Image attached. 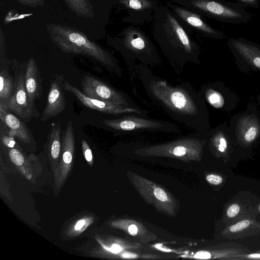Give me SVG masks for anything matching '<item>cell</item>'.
Instances as JSON below:
<instances>
[{
  "label": "cell",
  "mask_w": 260,
  "mask_h": 260,
  "mask_svg": "<svg viewBox=\"0 0 260 260\" xmlns=\"http://www.w3.org/2000/svg\"><path fill=\"white\" fill-rule=\"evenodd\" d=\"M152 21L153 39L176 72L188 63L201 64V47L193 32L167 5L158 6Z\"/></svg>",
  "instance_id": "2"
},
{
  "label": "cell",
  "mask_w": 260,
  "mask_h": 260,
  "mask_svg": "<svg viewBox=\"0 0 260 260\" xmlns=\"http://www.w3.org/2000/svg\"><path fill=\"white\" fill-rule=\"evenodd\" d=\"M107 42L120 54L131 68L139 63L148 66L161 61L154 43L135 25L125 27L115 36L108 37Z\"/></svg>",
  "instance_id": "4"
},
{
  "label": "cell",
  "mask_w": 260,
  "mask_h": 260,
  "mask_svg": "<svg viewBox=\"0 0 260 260\" xmlns=\"http://www.w3.org/2000/svg\"><path fill=\"white\" fill-rule=\"evenodd\" d=\"M85 221L84 220L82 219V220H80L78 221L75 226V230H80L83 227V226L85 224Z\"/></svg>",
  "instance_id": "30"
},
{
  "label": "cell",
  "mask_w": 260,
  "mask_h": 260,
  "mask_svg": "<svg viewBox=\"0 0 260 260\" xmlns=\"http://www.w3.org/2000/svg\"><path fill=\"white\" fill-rule=\"evenodd\" d=\"M228 46L238 68L243 73L260 72V45L242 37L228 40Z\"/></svg>",
  "instance_id": "8"
},
{
  "label": "cell",
  "mask_w": 260,
  "mask_h": 260,
  "mask_svg": "<svg viewBox=\"0 0 260 260\" xmlns=\"http://www.w3.org/2000/svg\"><path fill=\"white\" fill-rule=\"evenodd\" d=\"M199 91L207 103L215 109L225 112L235 109L240 101L239 95L221 81L204 84Z\"/></svg>",
  "instance_id": "10"
},
{
  "label": "cell",
  "mask_w": 260,
  "mask_h": 260,
  "mask_svg": "<svg viewBox=\"0 0 260 260\" xmlns=\"http://www.w3.org/2000/svg\"><path fill=\"white\" fill-rule=\"evenodd\" d=\"M249 225V221L248 220H242L237 224L231 226L230 229L232 232H237L246 228Z\"/></svg>",
  "instance_id": "23"
},
{
  "label": "cell",
  "mask_w": 260,
  "mask_h": 260,
  "mask_svg": "<svg viewBox=\"0 0 260 260\" xmlns=\"http://www.w3.org/2000/svg\"><path fill=\"white\" fill-rule=\"evenodd\" d=\"M240 211V207L238 205L235 204L231 205L227 211V215L229 217H233L237 215Z\"/></svg>",
  "instance_id": "27"
},
{
  "label": "cell",
  "mask_w": 260,
  "mask_h": 260,
  "mask_svg": "<svg viewBox=\"0 0 260 260\" xmlns=\"http://www.w3.org/2000/svg\"><path fill=\"white\" fill-rule=\"evenodd\" d=\"M229 127L234 143H256L260 139V109L254 102H249L245 110L231 118Z\"/></svg>",
  "instance_id": "7"
},
{
  "label": "cell",
  "mask_w": 260,
  "mask_h": 260,
  "mask_svg": "<svg viewBox=\"0 0 260 260\" xmlns=\"http://www.w3.org/2000/svg\"><path fill=\"white\" fill-rule=\"evenodd\" d=\"M249 257L251 258H260V254L258 253H255V254H251L248 255Z\"/></svg>",
  "instance_id": "32"
},
{
  "label": "cell",
  "mask_w": 260,
  "mask_h": 260,
  "mask_svg": "<svg viewBox=\"0 0 260 260\" xmlns=\"http://www.w3.org/2000/svg\"><path fill=\"white\" fill-rule=\"evenodd\" d=\"M25 86L30 102L40 98L42 91V78L38 66L34 58L27 61L24 74Z\"/></svg>",
  "instance_id": "17"
},
{
  "label": "cell",
  "mask_w": 260,
  "mask_h": 260,
  "mask_svg": "<svg viewBox=\"0 0 260 260\" xmlns=\"http://www.w3.org/2000/svg\"><path fill=\"white\" fill-rule=\"evenodd\" d=\"M259 211H260V206H259Z\"/></svg>",
  "instance_id": "34"
},
{
  "label": "cell",
  "mask_w": 260,
  "mask_h": 260,
  "mask_svg": "<svg viewBox=\"0 0 260 260\" xmlns=\"http://www.w3.org/2000/svg\"><path fill=\"white\" fill-rule=\"evenodd\" d=\"M62 76H57L51 81L47 102L42 114L41 120L46 121L55 117L66 108V100L62 86Z\"/></svg>",
  "instance_id": "15"
},
{
  "label": "cell",
  "mask_w": 260,
  "mask_h": 260,
  "mask_svg": "<svg viewBox=\"0 0 260 260\" xmlns=\"http://www.w3.org/2000/svg\"><path fill=\"white\" fill-rule=\"evenodd\" d=\"M256 100H257V103L259 107V109H260V94H259L257 95Z\"/></svg>",
  "instance_id": "33"
},
{
  "label": "cell",
  "mask_w": 260,
  "mask_h": 260,
  "mask_svg": "<svg viewBox=\"0 0 260 260\" xmlns=\"http://www.w3.org/2000/svg\"><path fill=\"white\" fill-rule=\"evenodd\" d=\"M15 80L4 68L0 72V105L8 108L14 91Z\"/></svg>",
  "instance_id": "18"
},
{
  "label": "cell",
  "mask_w": 260,
  "mask_h": 260,
  "mask_svg": "<svg viewBox=\"0 0 260 260\" xmlns=\"http://www.w3.org/2000/svg\"><path fill=\"white\" fill-rule=\"evenodd\" d=\"M153 193L155 197L161 201H166L168 199V196L166 192L161 188L157 187L154 190Z\"/></svg>",
  "instance_id": "25"
},
{
  "label": "cell",
  "mask_w": 260,
  "mask_h": 260,
  "mask_svg": "<svg viewBox=\"0 0 260 260\" xmlns=\"http://www.w3.org/2000/svg\"><path fill=\"white\" fill-rule=\"evenodd\" d=\"M237 3L242 7H249L254 8H258L259 7V0H236Z\"/></svg>",
  "instance_id": "22"
},
{
  "label": "cell",
  "mask_w": 260,
  "mask_h": 260,
  "mask_svg": "<svg viewBox=\"0 0 260 260\" xmlns=\"http://www.w3.org/2000/svg\"><path fill=\"white\" fill-rule=\"evenodd\" d=\"M15 75L14 91L8 108L19 118L28 121L34 117H38L39 114L29 99L25 86L24 75L19 70L15 71Z\"/></svg>",
  "instance_id": "14"
},
{
  "label": "cell",
  "mask_w": 260,
  "mask_h": 260,
  "mask_svg": "<svg viewBox=\"0 0 260 260\" xmlns=\"http://www.w3.org/2000/svg\"><path fill=\"white\" fill-rule=\"evenodd\" d=\"M166 5L173 12L182 23L193 32L213 39H221L225 37L224 32L211 26L205 17L172 2Z\"/></svg>",
  "instance_id": "12"
},
{
  "label": "cell",
  "mask_w": 260,
  "mask_h": 260,
  "mask_svg": "<svg viewBox=\"0 0 260 260\" xmlns=\"http://www.w3.org/2000/svg\"><path fill=\"white\" fill-rule=\"evenodd\" d=\"M103 1H108V0H103Z\"/></svg>",
  "instance_id": "35"
},
{
  "label": "cell",
  "mask_w": 260,
  "mask_h": 260,
  "mask_svg": "<svg viewBox=\"0 0 260 260\" xmlns=\"http://www.w3.org/2000/svg\"><path fill=\"white\" fill-rule=\"evenodd\" d=\"M115 116L105 119L102 122L106 127L119 134L140 132L179 134L182 132L180 127L172 122L150 118L148 116L129 114Z\"/></svg>",
  "instance_id": "6"
},
{
  "label": "cell",
  "mask_w": 260,
  "mask_h": 260,
  "mask_svg": "<svg viewBox=\"0 0 260 260\" xmlns=\"http://www.w3.org/2000/svg\"><path fill=\"white\" fill-rule=\"evenodd\" d=\"M11 112L8 108L0 105L1 124L11 136L24 143H29L33 139L30 129Z\"/></svg>",
  "instance_id": "16"
},
{
  "label": "cell",
  "mask_w": 260,
  "mask_h": 260,
  "mask_svg": "<svg viewBox=\"0 0 260 260\" xmlns=\"http://www.w3.org/2000/svg\"><path fill=\"white\" fill-rule=\"evenodd\" d=\"M81 85L82 92L89 98L127 107L141 108L126 94L94 77L85 76Z\"/></svg>",
  "instance_id": "9"
},
{
  "label": "cell",
  "mask_w": 260,
  "mask_h": 260,
  "mask_svg": "<svg viewBox=\"0 0 260 260\" xmlns=\"http://www.w3.org/2000/svg\"><path fill=\"white\" fill-rule=\"evenodd\" d=\"M131 80L140 84L147 96L175 120L197 132L211 128L207 103L189 82L172 84L140 63L131 68Z\"/></svg>",
  "instance_id": "1"
},
{
  "label": "cell",
  "mask_w": 260,
  "mask_h": 260,
  "mask_svg": "<svg viewBox=\"0 0 260 260\" xmlns=\"http://www.w3.org/2000/svg\"><path fill=\"white\" fill-rule=\"evenodd\" d=\"M128 232L131 235L135 236L138 232V228L135 224H131L128 227Z\"/></svg>",
  "instance_id": "29"
},
{
  "label": "cell",
  "mask_w": 260,
  "mask_h": 260,
  "mask_svg": "<svg viewBox=\"0 0 260 260\" xmlns=\"http://www.w3.org/2000/svg\"><path fill=\"white\" fill-rule=\"evenodd\" d=\"M46 28L51 41L63 52L91 57L113 74L122 75V68L111 53L89 40L82 31L54 23L47 24Z\"/></svg>",
  "instance_id": "3"
},
{
  "label": "cell",
  "mask_w": 260,
  "mask_h": 260,
  "mask_svg": "<svg viewBox=\"0 0 260 260\" xmlns=\"http://www.w3.org/2000/svg\"><path fill=\"white\" fill-rule=\"evenodd\" d=\"M207 181L214 185H218L222 182V178L217 175L210 174L206 177Z\"/></svg>",
  "instance_id": "26"
},
{
  "label": "cell",
  "mask_w": 260,
  "mask_h": 260,
  "mask_svg": "<svg viewBox=\"0 0 260 260\" xmlns=\"http://www.w3.org/2000/svg\"><path fill=\"white\" fill-rule=\"evenodd\" d=\"M82 148L84 152L85 157L87 161H90L92 159V155L91 151L86 142V141L83 139L82 141Z\"/></svg>",
  "instance_id": "24"
},
{
  "label": "cell",
  "mask_w": 260,
  "mask_h": 260,
  "mask_svg": "<svg viewBox=\"0 0 260 260\" xmlns=\"http://www.w3.org/2000/svg\"><path fill=\"white\" fill-rule=\"evenodd\" d=\"M20 4L33 8L43 6L45 4V0H15Z\"/></svg>",
  "instance_id": "21"
},
{
  "label": "cell",
  "mask_w": 260,
  "mask_h": 260,
  "mask_svg": "<svg viewBox=\"0 0 260 260\" xmlns=\"http://www.w3.org/2000/svg\"><path fill=\"white\" fill-rule=\"evenodd\" d=\"M13 148H12L9 152L10 158L15 165L21 166L24 161V157L19 150Z\"/></svg>",
  "instance_id": "20"
},
{
  "label": "cell",
  "mask_w": 260,
  "mask_h": 260,
  "mask_svg": "<svg viewBox=\"0 0 260 260\" xmlns=\"http://www.w3.org/2000/svg\"><path fill=\"white\" fill-rule=\"evenodd\" d=\"M122 250L121 247L118 245L113 244L111 247V251L115 253H118Z\"/></svg>",
  "instance_id": "31"
},
{
  "label": "cell",
  "mask_w": 260,
  "mask_h": 260,
  "mask_svg": "<svg viewBox=\"0 0 260 260\" xmlns=\"http://www.w3.org/2000/svg\"><path fill=\"white\" fill-rule=\"evenodd\" d=\"M159 0H118L117 4L125 11L124 23L140 25L152 21Z\"/></svg>",
  "instance_id": "13"
},
{
  "label": "cell",
  "mask_w": 260,
  "mask_h": 260,
  "mask_svg": "<svg viewBox=\"0 0 260 260\" xmlns=\"http://www.w3.org/2000/svg\"><path fill=\"white\" fill-rule=\"evenodd\" d=\"M204 16L233 24L248 22L250 14L237 3L225 0H171Z\"/></svg>",
  "instance_id": "5"
},
{
  "label": "cell",
  "mask_w": 260,
  "mask_h": 260,
  "mask_svg": "<svg viewBox=\"0 0 260 260\" xmlns=\"http://www.w3.org/2000/svg\"><path fill=\"white\" fill-rule=\"evenodd\" d=\"M194 257L201 259H208L211 257V254L207 251H200L194 255Z\"/></svg>",
  "instance_id": "28"
},
{
  "label": "cell",
  "mask_w": 260,
  "mask_h": 260,
  "mask_svg": "<svg viewBox=\"0 0 260 260\" xmlns=\"http://www.w3.org/2000/svg\"><path fill=\"white\" fill-rule=\"evenodd\" d=\"M62 86L64 90L74 94L81 104L102 113L112 115L133 114L146 116H148L149 113L147 110L141 108L127 107L89 98L65 79H63Z\"/></svg>",
  "instance_id": "11"
},
{
  "label": "cell",
  "mask_w": 260,
  "mask_h": 260,
  "mask_svg": "<svg viewBox=\"0 0 260 260\" xmlns=\"http://www.w3.org/2000/svg\"><path fill=\"white\" fill-rule=\"evenodd\" d=\"M69 9L76 16L92 19L95 16L93 7L90 0H63Z\"/></svg>",
  "instance_id": "19"
}]
</instances>
